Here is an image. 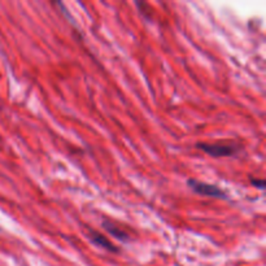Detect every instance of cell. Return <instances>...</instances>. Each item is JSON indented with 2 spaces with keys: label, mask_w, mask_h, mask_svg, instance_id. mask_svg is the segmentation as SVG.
<instances>
[{
  "label": "cell",
  "mask_w": 266,
  "mask_h": 266,
  "mask_svg": "<svg viewBox=\"0 0 266 266\" xmlns=\"http://www.w3.org/2000/svg\"><path fill=\"white\" fill-rule=\"evenodd\" d=\"M187 186L190 187V190L192 192L201 195V196H209L214 197V199H227V193L223 190H221L220 187L212 183H205L197 179H191L187 180Z\"/></svg>",
  "instance_id": "obj_1"
},
{
  "label": "cell",
  "mask_w": 266,
  "mask_h": 266,
  "mask_svg": "<svg viewBox=\"0 0 266 266\" xmlns=\"http://www.w3.org/2000/svg\"><path fill=\"white\" fill-rule=\"evenodd\" d=\"M87 238L90 240L91 243L95 244L96 247H100V248H104V250L109 251V252L117 253L118 252V248L114 246L109 239H106L105 236L103 234H100L99 231H95L93 229H87Z\"/></svg>",
  "instance_id": "obj_3"
},
{
  "label": "cell",
  "mask_w": 266,
  "mask_h": 266,
  "mask_svg": "<svg viewBox=\"0 0 266 266\" xmlns=\"http://www.w3.org/2000/svg\"><path fill=\"white\" fill-rule=\"evenodd\" d=\"M251 184L256 188H260V190H264L265 188V180L263 179H255V178H251Z\"/></svg>",
  "instance_id": "obj_5"
},
{
  "label": "cell",
  "mask_w": 266,
  "mask_h": 266,
  "mask_svg": "<svg viewBox=\"0 0 266 266\" xmlns=\"http://www.w3.org/2000/svg\"><path fill=\"white\" fill-rule=\"evenodd\" d=\"M101 227L105 230L106 233L110 234V236H113L114 239H118V240H121V242H125V243L130 240L129 234H127L123 229H121L118 225L112 222V221L104 220L103 222H101Z\"/></svg>",
  "instance_id": "obj_4"
},
{
  "label": "cell",
  "mask_w": 266,
  "mask_h": 266,
  "mask_svg": "<svg viewBox=\"0 0 266 266\" xmlns=\"http://www.w3.org/2000/svg\"><path fill=\"white\" fill-rule=\"evenodd\" d=\"M196 148L200 151L205 152L212 157L220 159V157H230L238 153L239 148L236 146H227V144H210L199 142L196 143Z\"/></svg>",
  "instance_id": "obj_2"
}]
</instances>
